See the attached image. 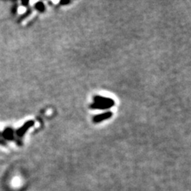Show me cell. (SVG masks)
<instances>
[{"mask_svg": "<svg viewBox=\"0 0 191 191\" xmlns=\"http://www.w3.org/2000/svg\"><path fill=\"white\" fill-rule=\"evenodd\" d=\"M95 102L91 105L93 109H107L114 105V101L108 98L102 97V96H95Z\"/></svg>", "mask_w": 191, "mask_h": 191, "instance_id": "cell-1", "label": "cell"}, {"mask_svg": "<svg viewBox=\"0 0 191 191\" xmlns=\"http://www.w3.org/2000/svg\"><path fill=\"white\" fill-rule=\"evenodd\" d=\"M112 116V112H107V113H104V114H100L99 115H96L93 118V121L95 123H99L106 119H108Z\"/></svg>", "mask_w": 191, "mask_h": 191, "instance_id": "cell-2", "label": "cell"}]
</instances>
